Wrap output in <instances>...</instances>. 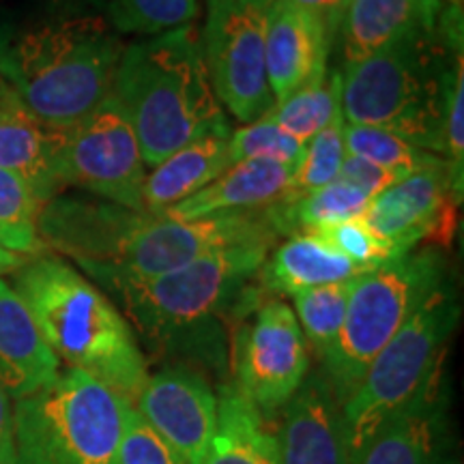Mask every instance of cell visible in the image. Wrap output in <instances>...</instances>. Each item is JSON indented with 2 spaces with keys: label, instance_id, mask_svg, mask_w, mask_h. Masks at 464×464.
<instances>
[{
  "label": "cell",
  "instance_id": "cell-5",
  "mask_svg": "<svg viewBox=\"0 0 464 464\" xmlns=\"http://www.w3.org/2000/svg\"><path fill=\"white\" fill-rule=\"evenodd\" d=\"M460 54V7L454 5L440 26L406 34L342 69V116L443 158L445 95Z\"/></svg>",
  "mask_w": 464,
  "mask_h": 464
},
{
  "label": "cell",
  "instance_id": "cell-28",
  "mask_svg": "<svg viewBox=\"0 0 464 464\" xmlns=\"http://www.w3.org/2000/svg\"><path fill=\"white\" fill-rule=\"evenodd\" d=\"M351 284L353 282L327 284V286L307 288L293 295V312L304 332L307 348L321 362L332 351L342 332Z\"/></svg>",
  "mask_w": 464,
  "mask_h": 464
},
{
  "label": "cell",
  "instance_id": "cell-21",
  "mask_svg": "<svg viewBox=\"0 0 464 464\" xmlns=\"http://www.w3.org/2000/svg\"><path fill=\"white\" fill-rule=\"evenodd\" d=\"M290 177H293V168L276 164V161H237L205 189L170 207L161 216L194 219L282 205L290 200Z\"/></svg>",
  "mask_w": 464,
  "mask_h": 464
},
{
  "label": "cell",
  "instance_id": "cell-19",
  "mask_svg": "<svg viewBox=\"0 0 464 464\" xmlns=\"http://www.w3.org/2000/svg\"><path fill=\"white\" fill-rule=\"evenodd\" d=\"M61 372V362L39 332L15 288L0 280V390L22 400L44 390Z\"/></svg>",
  "mask_w": 464,
  "mask_h": 464
},
{
  "label": "cell",
  "instance_id": "cell-38",
  "mask_svg": "<svg viewBox=\"0 0 464 464\" xmlns=\"http://www.w3.org/2000/svg\"><path fill=\"white\" fill-rule=\"evenodd\" d=\"M288 3H293L301 9L321 15L329 26L338 31L340 17H342V14H344L348 0H288Z\"/></svg>",
  "mask_w": 464,
  "mask_h": 464
},
{
  "label": "cell",
  "instance_id": "cell-26",
  "mask_svg": "<svg viewBox=\"0 0 464 464\" xmlns=\"http://www.w3.org/2000/svg\"><path fill=\"white\" fill-rule=\"evenodd\" d=\"M370 196L351 183L335 179L334 183L318 188L310 194L277 205L282 232H318L335 224L362 218L370 205Z\"/></svg>",
  "mask_w": 464,
  "mask_h": 464
},
{
  "label": "cell",
  "instance_id": "cell-29",
  "mask_svg": "<svg viewBox=\"0 0 464 464\" xmlns=\"http://www.w3.org/2000/svg\"><path fill=\"white\" fill-rule=\"evenodd\" d=\"M198 14V0H110L106 17L119 34L160 37L191 26Z\"/></svg>",
  "mask_w": 464,
  "mask_h": 464
},
{
  "label": "cell",
  "instance_id": "cell-36",
  "mask_svg": "<svg viewBox=\"0 0 464 464\" xmlns=\"http://www.w3.org/2000/svg\"><path fill=\"white\" fill-rule=\"evenodd\" d=\"M338 179L340 181L351 183L353 188L362 189L365 196H370V198H374V196H379L381 191L392 188L393 183H398L400 179L404 177L400 172L390 170V168H382L363 158H357V155L346 153L344 161H342Z\"/></svg>",
  "mask_w": 464,
  "mask_h": 464
},
{
  "label": "cell",
  "instance_id": "cell-25",
  "mask_svg": "<svg viewBox=\"0 0 464 464\" xmlns=\"http://www.w3.org/2000/svg\"><path fill=\"white\" fill-rule=\"evenodd\" d=\"M342 114V69H324L310 82L276 102L265 116L299 142H307Z\"/></svg>",
  "mask_w": 464,
  "mask_h": 464
},
{
  "label": "cell",
  "instance_id": "cell-15",
  "mask_svg": "<svg viewBox=\"0 0 464 464\" xmlns=\"http://www.w3.org/2000/svg\"><path fill=\"white\" fill-rule=\"evenodd\" d=\"M276 440L280 464H351L342 402L323 372L307 374L284 406Z\"/></svg>",
  "mask_w": 464,
  "mask_h": 464
},
{
  "label": "cell",
  "instance_id": "cell-35",
  "mask_svg": "<svg viewBox=\"0 0 464 464\" xmlns=\"http://www.w3.org/2000/svg\"><path fill=\"white\" fill-rule=\"evenodd\" d=\"M443 158L454 170L456 185L462 189L464 177V58H456L451 72L443 114Z\"/></svg>",
  "mask_w": 464,
  "mask_h": 464
},
{
  "label": "cell",
  "instance_id": "cell-23",
  "mask_svg": "<svg viewBox=\"0 0 464 464\" xmlns=\"http://www.w3.org/2000/svg\"><path fill=\"white\" fill-rule=\"evenodd\" d=\"M365 271L340 254L318 232H295L266 256L260 277L263 286L277 295H297L301 290L353 282Z\"/></svg>",
  "mask_w": 464,
  "mask_h": 464
},
{
  "label": "cell",
  "instance_id": "cell-24",
  "mask_svg": "<svg viewBox=\"0 0 464 464\" xmlns=\"http://www.w3.org/2000/svg\"><path fill=\"white\" fill-rule=\"evenodd\" d=\"M202 464H280L276 432L235 382L219 387L216 437Z\"/></svg>",
  "mask_w": 464,
  "mask_h": 464
},
{
  "label": "cell",
  "instance_id": "cell-37",
  "mask_svg": "<svg viewBox=\"0 0 464 464\" xmlns=\"http://www.w3.org/2000/svg\"><path fill=\"white\" fill-rule=\"evenodd\" d=\"M0 464H15L14 400L0 390Z\"/></svg>",
  "mask_w": 464,
  "mask_h": 464
},
{
  "label": "cell",
  "instance_id": "cell-11",
  "mask_svg": "<svg viewBox=\"0 0 464 464\" xmlns=\"http://www.w3.org/2000/svg\"><path fill=\"white\" fill-rule=\"evenodd\" d=\"M274 0H235L208 17L202 31L213 91L222 108L243 125L274 108L266 80V24Z\"/></svg>",
  "mask_w": 464,
  "mask_h": 464
},
{
  "label": "cell",
  "instance_id": "cell-10",
  "mask_svg": "<svg viewBox=\"0 0 464 464\" xmlns=\"http://www.w3.org/2000/svg\"><path fill=\"white\" fill-rule=\"evenodd\" d=\"M147 170L136 131L112 95L80 121L63 127L65 188L73 185L102 200L144 213Z\"/></svg>",
  "mask_w": 464,
  "mask_h": 464
},
{
  "label": "cell",
  "instance_id": "cell-6",
  "mask_svg": "<svg viewBox=\"0 0 464 464\" xmlns=\"http://www.w3.org/2000/svg\"><path fill=\"white\" fill-rule=\"evenodd\" d=\"M460 321L456 288L445 280L368 365L342 404L348 460L355 464L374 434L443 376V359Z\"/></svg>",
  "mask_w": 464,
  "mask_h": 464
},
{
  "label": "cell",
  "instance_id": "cell-31",
  "mask_svg": "<svg viewBox=\"0 0 464 464\" xmlns=\"http://www.w3.org/2000/svg\"><path fill=\"white\" fill-rule=\"evenodd\" d=\"M344 125V116L340 114L323 131H318L314 138L305 142L304 158L290 177V200L324 188L338 179L342 161L346 158Z\"/></svg>",
  "mask_w": 464,
  "mask_h": 464
},
{
  "label": "cell",
  "instance_id": "cell-13",
  "mask_svg": "<svg viewBox=\"0 0 464 464\" xmlns=\"http://www.w3.org/2000/svg\"><path fill=\"white\" fill-rule=\"evenodd\" d=\"M462 189L448 161L406 174L370 200L363 219L398 254L445 247L454 239L456 205Z\"/></svg>",
  "mask_w": 464,
  "mask_h": 464
},
{
  "label": "cell",
  "instance_id": "cell-30",
  "mask_svg": "<svg viewBox=\"0 0 464 464\" xmlns=\"http://www.w3.org/2000/svg\"><path fill=\"white\" fill-rule=\"evenodd\" d=\"M344 147L348 155H357V158L372 161V164L390 168L402 177L445 161L440 155L415 147L413 142L404 140L398 133L381 130V127L346 123Z\"/></svg>",
  "mask_w": 464,
  "mask_h": 464
},
{
  "label": "cell",
  "instance_id": "cell-2",
  "mask_svg": "<svg viewBox=\"0 0 464 464\" xmlns=\"http://www.w3.org/2000/svg\"><path fill=\"white\" fill-rule=\"evenodd\" d=\"M125 44L100 14H56L0 31V84L33 116L67 127L112 95Z\"/></svg>",
  "mask_w": 464,
  "mask_h": 464
},
{
  "label": "cell",
  "instance_id": "cell-7",
  "mask_svg": "<svg viewBox=\"0 0 464 464\" xmlns=\"http://www.w3.org/2000/svg\"><path fill=\"white\" fill-rule=\"evenodd\" d=\"M131 404L67 368L14 402L15 464H112Z\"/></svg>",
  "mask_w": 464,
  "mask_h": 464
},
{
  "label": "cell",
  "instance_id": "cell-1",
  "mask_svg": "<svg viewBox=\"0 0 464 464\" xmlns=\"http://www.w3.org/2000/svg\"><path fill=\"white\" fill-rule=\"evenodd\" d=\"M274 243H241L114 293L127 323L160 357L224 365V323L246 304Z\"/></svg>",
  "mask_w": 464,
  "mask_h": 464
},
{
  "label": "cell",
  "instance_id": "cell-8",
  "mask_svg": "<svg viewBox=\"0 0 464 464\" xmlns=\"http://www.w3.org/2000/svg\"><path fill=\"white\" fill-rule=\"evenodd\" d=\"M445 280L448 260L443 249L432 246L417 247L353 280L342 332L321 362V372L342 404L382 346Z\"/></svg>",
  "mask_w": 464,
  "mask_h": 464
},
{
  "label": "cell",
  "instance_id": "cell-39",
  "mask_svg": "<svg viewBox=\"0 0 464 464\" xmlns=\"http://www.w3.org/2000/svg\"><path fill=\"white\" fill-rule=\"evenodd\" d=\"M26 260H28V258L20 256V254L9 252V249H5L3 246H0V276H5V274H15V271L20 269V266L24 265Z\"/></svg>",
  "mask_w": 464,
  "mask_h": 464
},
{
  "label": "cell",
  "instance_id": "cell-27",
  "mask_svg": "<svg viewBox=\"0 0 464 464\" xmlns=\"http://www.w3.org/2000/svg\"><path fill=\"white\" fill-rule=\"evenodd\" d=\"M42 208L44 202L20 177L0 168V246L28 260L45 254L39 237Z\"/></svg>",
  "mask_w": 464,
  "mask_h": 464
},
{
  "label": "cell",
  "instance_id": "cell-16",
  "mask_svg": "<svg viewBox=\"0 0 464 464\" xmlns=\"http://www.w3.org/2000/svg\"><path fill=\"white\" fill-rule=\"evenodd\" d=\"M335 37L321 15L288 3L274 0L266 24V80L274 100H286L290 92L310 82L327 69Z\"/></svg>",
  "mask_w": 464,
  "mask_h": 464
},
{
  "label": "cell",
  "instance_id": "cell-40",
  "mask_svg": "<svg viewBox=\"0 0 464 464\" xmlns=\"http://www.w3.org/2000/svg\"><path fill=\"white\" fill-rule=\"evenodd\" d=\"M235 0H208V17L222 14L224 9H228Z\"/></svg>",
  "mask_w": 464,
  "mask_h": 464
},
{
  "label": "cell",
  "instance_id": "cell-33",
  "mask_svg": "<svg viewBox=\"0 0 464 464\" xmlns=\"http://www.w3.org/2000/svg\"><path fill=\"white\" fill-rule=\"evenodd\" d=\"M318 235L324 237L340 254H344L351 263H355L365 274L404 256V254H398L385 239H381L372 230V226L365 222L363 216L335 224L332 228L318 230Z\"/></svg>",
  "mask_w": 464,
  "mask_h": 464
},
{
  "label": "cell",
  "instance_id": "cell-17",
  "mask_svg": "<svg viewBox=\"0 0 464 464\" xmlns=\"http://www.w3.org/2000/svg\"><path fill=\"white\" fill-rule=\"evenodd\" d=\"M61 144L63 127L39 121L0 84V168L20 177L44 205L65 189Z\"/></svg>",
  "mask_w": 464,
  "mask_h": 464
},
{
  "label": "cell",
  "instance_id": "cell-14",
  "mask_svg": "<svg viewBox=\"0 0 464 464\" xmlns=\"http://www.w3.org/2000/svg\"><path fill=\"white\" fill-rule=\"evenodd\" d=\"M133 409L185 464H202L218 428V393L191 365L170 363L150 374Z\"/></svg>",
  "mask_w": 464,
  "mask_h": 464
},
{
  "label": "cell",
  "instance_id": "cell-20",
  "mask_svg": "<svg viewBox=\"0 0 464 464\" xmlns=\"http://www.w3.org/2000/svg\"><path fill=\"white\" fill-rule=\"evenodd\" d=\"M448 448V402L439 379L374 434L355 464H445Z\"/></svg>",
  "mask_w": 464,
  "mask_h": 464
},
{
  "label": "cell",
  "instance_id": "cell-32",
  "mask_svg": "<svg viewBox=\"0 0 464 464\" xmlns=\"http://www.w3.org/2000/svg\"><path fill=\"white\" fill-rule=\"evenodd\" d=\"M305 144L288 136L274 121L260 116L254 123H247L230 133V158L232 164L246 160H266L276 164L297 168L304 158Z\"/></svg>",
  "mask_w": 464,
  "mask_h": 464
},
{
  "label": "cell",
  "instance_id": "cell-4",
  "mask_svg": "<svg viewBox=\"0 0 464 464\" xmlns=\"http://www.w3.org/2000/svg\"><path fill=\"white\" fill-rule=\"evenodd\" d=\"M112 97L125 110L147 168L207 133H230L194 24L125 45Z\"/></svg>",
  "mask_w": 464,
  "mask_h": 464
},
{
  "label": "cell",
  "instance_id": "cell-22",
  "mask_svg": "<svg viewBox=\"0 0 464 464\" xmlns=\"http://www.w3.org/2000/svg\"><path fill=\"white\" fill-rule=\"evenodd\" d=\"M230 133H207L196 138L150 168L142 191L144 213L161 216L228 170L232 166Z\"/></svg>",
  "mask_w": 464,
  "mask_h": 464
},
{
  "label": "cell",
  "instance_id": "cell-12",
  "mask_svg": "<svg viewBox=\"0 0 464 464\" xmlns=\"http://www.w3.org/2000/svg\"><path fill=\"white\" fill-rule=\"evenodd\" d=\"M235 385L260 415L280 413L310 374V348L293 307L265 301L232 344Z\"/></svg>",
  "mask_w": 464,
  "mask_h": 464
},
{
  "label": "cell",
  "instance_id": "cell-18",
  "mask_svg": "<svg viewBox=\"0 0 464 464\" xmlns=\"http://www.w3.org/2000/svg\"><path fill=\"white\" fill-rule=\"evenodd\" d=\"M451 7L448 0H348L338 24L344 67L406 34L440 26Z\"/></svg>",
  "mask_w": 464,
  "mask_h": 464
},
{
  "label": "cell",
  "instance_id": "cell-9",
  "mask_svg": "<svg viewBox=\"0 0 464 464\" xmlns=\"http://www.w3.org/2000/svg\"><path fill=\"white\" fill-rule=\"evenodd\" d=\"M282 232L277 205L258 211L172 219L138 213L112 263L91 276L110 295L194 263L205 254L241 243H276Z\"/></svg>",
  "mask_w": 464,
  "mask_h": 464
},
{
  "label": "cell",
  "instance_id": "cell-3",
  "mask_svg": "<svg viewBox=\"0 0 464 464\" xmlns=\"http://www.w3.org/2000/svg\"><path fill=\"white\" fill-rule=\"evenodd\" d=\"M14 288L58 362L133 406L149 379L147 357L123 312L97 284L63 258L42 254L15 271Z\"/></svg>",
  "mask_w": 464,
  "mask_h": 464
},
{
  "label": "cell",
  "instance_id": "cell-34",
  "mask_svg": "<svg viewBox=\"0 0 464 464\" xmlns=\"http://www.w3.org/2000/svg\"><path fill=\"white\" fill-rule=\"evenodd\" d=\"M112 464H185L136 409L127 411Z\"/></svg>",
  "mask_w": 464,
  "mask_h": 464
}]
</instances>
